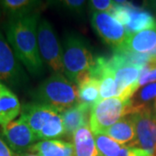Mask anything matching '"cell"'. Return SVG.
I'll use <instances>...</instances> for the list:
<instances>
[{
  "label": "cell",
  "mask_w": 156,
  "mask_h": 156,
  "mask_svg": "<svg viewBox=\"0 0 156 156\" xmlns=\"http://www.w3.org/2000/svg\"><path fill=\"white\" fill-rule=\"evenodd\" d=\"M28 152L39 156H75L73 143L56 139L40 140L34 144Z\"/></svg>",
  "instance_id": "16"
},
{
  "label": "cell",
  "mask_w": 156,
  "mask_h": 156,
  "mask_svg": "<svg viewBox=\"0 0 156 156\" xmlns=\"http://www.w3.org/2000/svg\"><path fill=\"white\" fill-rule=\"evenodd\" d=\"M95 140L96 148L100 156H117L124 146L104 134H95Z\"/></svg>",
  "instance_id": "23"
},
{
  "label": "cell",
  "mask_w": 156,
  "mask_h": 156,
  "mask_svg": "<svg viewBox=\"0 0 156 156\" xmlns=\"http://www.w3.org/2000/svg\"><path fill=\"white\" fill-rule=\"evenodd\" d=\"M101 82L89 74L85 76L77 84L80 102L93 108L100 101Z\"/></svg>",
  "instance_id": "19"
},
{
  "label": "cell",
  "mask_w": 156,
  "mask_h": 156,
  "mask_svg": "<svg viewBox=\"0 0 156 156\" xmlns=\"http://www.w3.org/2000/svg\"><path fill=\"white\" fill-rule=\"evenodd\" d=\"M110 138L126 147H135L136 131L135 124L131 115L123 117L104 133Z\"/></svg>",
  "instance_id": "14"
},
{
  "label": "cell",
  "mask_w": 156,
  "mask_h": 156,
  "mask_svg": "<svg viewBox=\"0 0 156 156\" xmlns=\"http://www.w3.org/2000/svg\"><path fill=\"white\" fill-rule=\"evenodd\" d=\"M27 80L19 60L4 35L0 32V82L7 87L18 88Z\"/></svg>",
  "instance_id": "8"
},
{
  "label": "cell",
  "mask_w": 156,
  "mask_h": 156,
  "mask_svg": "<svg viewBox=\"0 0 156 156\" xmlns=\"http://www.w3.org/2000/svg\"><path fill=\"white\" fill-rule=\"evenodd\" d=\"M1 85H2V83L0 82V88H1Z\"/></svg>",
  "instance_id": "33"
},
{
  "label": "cell",
  "mask_w": 156,
  "mask_h": 156,
  "mask_svg": "<svg viewBox=\"0 0 156 156\" xmlns=\"http://www.w3.org/2000/svg\"><path fill=\"white\" fill-rule=\"evenodd\" d=\"M3 137L15 154L28 152L38 140L37 134L21 115L3 128Z\"/></svg>",
  "instance_id": "10"
},
{
  "label": "cell",
  "mask_w": 156,
  "mask_h": 156,
  "mask_svg": "<svg viewBox=\"0 0 156 156\" xmlns=\"http://www.w3.org/2000/svg\"><path fill=\"white\" fill-rule=\"evenodd\" d=\"M37 135L41 140H56V138L65 136V128L61 113L52 117Z\"/></svg>",
  "instance_id": "21"
},
{
  "label": "cell",
  "mask_w": 156,
  "mask_h": 156,
  "mask_svg": "<svg viewBox=\"0 0 156 156\" xmlns=\"http://www.w3.org/2000/svg\"><path fill=\"white\" fill-rule=\"evenodd\" d=\"M110 62L115 69L116 97L131 100L140 89V76L146 66L130 62L126 56L120 51L115 52V55L110 58Z\"/></svg>",
  "instance_id": "5"
},
{
  "label": "cell",
  "mask_w": 156,
  "mask_h": 156,
  "mask_svg": "<svg viewBox=\"0 0 156 156\" xmlns=\"http://www.w3.org/2000/svg\"><path fill=\"white\" fill-rule=\"evenodd\" d=\"M89 7L94 12H104L111 14L115 10V1L111 0H91L88 2Z\"/></svg>",
  "instance_id": "25"
},
{
  "label": "cell",
  "mask_w": 156,
  "mask_h": 156,
  "mask_svg": "<svg viewBox=\"0 0 156 156\" xmlns=\"http://www.w3.org/2000/svg\"><path fill=\"white\" fill-rule=\"evenodd\" d=\"M40 14L35 12L18 18H11L6 27L7 40L17 59L35 76L44 72L37 42Z\"/></svg>",
  "instance_id": "1"
},
{
  "label": "cell",
  "mask_w": 156,
  "mask_h": 156,
  "mask_svg": "<svg viewBox=\"0 0 156 156\" xmlns=\"http://www.w3.org/2000/svg\"><path fill=\"white\" fill-rule=\"evenodd\" d=\"M156 82V65H147L142 71L139 80V87Z\"/></svg>",
  "instance_id": "26"
},
{
  "label": "cell",
  "mask_w": 156,
  "mask_h": 156,
  "mask_svg": "<svg viewBox=\"0 0 156 156\" xmlns=\"http://www.w3.org/2000/svg\"><path fill=\"white\" fill-rule=\"evenodd\" d=\"M16 154L7 145L4 137L0 134V156H15Z\"/></svg>",
  "instance_id": "28"
},
{
  "label": "cell",
  "mask_w": 156,
  "mask_h": 156,
  "mask_svg": "<svg viewBox=\"0 0 156 156\" xmlns=\"http://www.w3.org/2000/svg\"><path fill=\"white\" fill-rule=\"evenodd\" d=\"M15 156H39L36 154L33 153H30V152H25V153H22V154H16Z\"/></svg>",
  "instance_id": "30"
},
{
  "label": "cell",
  "mask_w": 156,
  "mask_h": 156,
  "mask_svg": "<svg viewBox=\"0 0 156 156\" xmlns=\"http://www.w3.org/2000/svg\"><path fill=\"white\" fill-rule=\"evenodd\" d=\"M3 11L11 18H18L37 12L36 10L42 5L41 1L35 0H3L0 1Z\"/></svg>",
  "instance_id": "20"
},
{
  "label": "cell",
  "mask_w": 156,
  "mask_h": 156,
  "mask_svg": "<svg viewBox=\"0 0 156 156\" xmlns=\"http://www.w3.org/2000/svg\"><path fill=\"white\" fill-rule=\"evenodd\" d=\"M91 25L101 40L115 50L121 49L128 38L126 27L108 13L94 12Z\"/></svg>",
  "instance_id": "9"
},
{
  "label": "cell",
  "mask_w": 156,
  "mask_h": 156,
  "mask_svg": "<svg viewBox=\"0 0 156 156\" xmlns=\"http://www.w3.org/2000/svg\"><path fill=\"white\" fill-rule=\"evenodd\" d=\"M63 73L66 77L77 86L95 66V58L85 39L76 34L65 37L62 46Z\"/></svg>",
  "instance_id": "2"
},
{
  "label": "cell",
  "mask_w": 156,
  "mask_h": 156,
  "mask_svg": "<svg viewBox=\"0 0 156 156\" xmlns=\"http://www.w3.org/2000/svg\"><path fill=\"white\" fill-rule=\"evenodd\" d=\"M117 50L134 54H152L156 50V27L128 34L123 46Z\"/></svg>",
  "instance_id": "12"
},
{
  "label": "cell",
  "mask_w": 156,
  "mask_h": 156,
  "mask_svg": "<svg viewBox=\"0 0 156 156\" xmlns=\"http://www.w3.org/2000/svg\"><path fill=\"white\" fill-rule=\"evenodd\" d=\"M153 111H154V113L155 114V115H156V100L154 101V105H153Z\"/></svg>",
  "instance_id": "31"
},
{
  "label": "cell",
  "mask_w": 156,
  "mask_h": 156,
  "mask_svg": "<svg viewBox=\"0 0 156 156\" xmlns=\"http://www.w3.org/2000/svg\"><path fill=\"white\" fill-rule=\"evenodd\" d=\"M148 64H149V65H156V50L154 53H152L150 61H149V63H148Z\"/></svg>",
  "instance_id": "29"
},
{
  "label": "cell",
  "mask_w": 156,
  "mask_h": 156,
  "mask_svg": "<svg viewBox=\"0 0 156 156\" xmlns=\"http://www.w3.org/2000/svg\"><path fill=\"white\" fill-rule=\"evenodd\" d=\"M72 140L75 156H100L89 123L77 129L73 134Z\"/></svg>",
  "instance_id": "17"
},
{
  "label": "cell",
  "mask_w": 156,
  "mask_h": 156,
  "mask_svg": "<svg viewBox=\"0 0 156 156\" xmlns=\"http://www.w3.org/2000/svg\"><path fill=\"white\" fill-rule=\"evenodd\" d=\"M135 124V147L156 156V115L153 108L144 107L131 114Z\"/></svg>",
  "instance_id": "7"
},
{
  "label": "cell",
  "mask_w": 156,
  "mask_h": 156,
  "mask_svg": "<svg viewBox=\"0 0 156 156\" xmlns=\"http://www.w3.org/2000/svg\"><path fill=\"white\" fill-rule=\"evenodd\" d=\"M21 111L22 107L17 95L2 83L0 88V126L2 128L16 120Z\"/></svg>",
  "instance_id": "13"
},
{
  "label": "cell",
  "mask_w": 156,
  "mask_h": 156,
  "mask_svg": "<svg viewBox=\"0 0 156 156\" xmlns=\"http://www.w3.org/2000/svg\"><path fill=\"white\" fill-rule=\"evenodd\" d=\"M39 53L43 62L54 73H63L62 47L52 24L42 19L37 28Z\"/></svg>",
  "instance_id": "6"
},
{
  "label": "cell",
  "mask_w": 156,
  "mask_h": 156,
  "mask_svg": "<svg viewBox=\"0 0 156 156\" xmlns=\"http://www.w3.org/2000/svg\"><path fill=\"white\" fill-rule=\"evenodd\" d=\"M156 100V82L151 83L140 88L131 98V104L134 112L144 107L149 106L152 101ZM133 112V113H134ZM132 113V114H133Z\"/></svg>",
  "instance_id": "22"
},
{
  "label": "cell",
  "mask_w": 156,
  "mask_h": 156,
  "mask_svg": "<svg viewBox=\"0 0 156 156\" xmlns=\"http://www.w3.org/2000/svg\"><path fill=\"white\" fill-rule=\"evenodd\" d=\"M52 3L62 11L76 16H82L84 14V7L88 2L83 0H63L54 1Z\"/></svg>",
  "instance_id": "24"
},
{
  "label": "cell",
  "mask_w": 156,
  "mask_h": 156,
  "mask_svg": "<svg viewBox=\"0 0 156 156\" xmlns=\"http://www.w3.org/2000/svg\"><path fill=\"white\" fill-rule=\"evenodd\" d=\"M88 105L79 102L76 105L61 113L65 128V136L72 137L74 133L83 126L89 123L88 115L90 114Z\"/></svg>",
  "instance_id": "15"
},
{
  "label": "cell",
  "mask_w": 156,
  "mask_h": 156,
  "mask_svg": "<svg viewBox=\"0 0 156 156\" xmlns=\"http://www.w3.org/2000/svg\"><path fill=\"white\" fill-rule=\"evenodd\" d=\"M59 112L52 107L39 102H32L22 108L21 116L23 117L34 133L37 134L45 124Z\"/></svg>",
  "instance_id": "11"
},
{
  "label": "cell",
  "mask_w": 156,
  "mask_h": 156,
  "mask_svg": "<svg viewBox=\"0 0 156 156\" xmlns=\"http://www.w3.org/2000/svg\"><path fill=\"white\" fill-rule=\"evenodd\" d=\"M129 10V23L126 26L128 34H134L141 30L156 27V19L149 11L134 7L128 4Z\"/></svg>",
  "instance_id": "18"
},
{
  "label": "cell",
  "mask_w": 156,
  "mask_h": 156,
  "mask_svg": "<svg viewBox=\"0 0 156 156\" xmlns=\"http://www.w3.org/2000/svg\"><path fill=\"white\" fill-rule=\"evenodd\" d=\"M1 10H3V9H2V6H1V3H0V14H1Z\"/></svg>",
  "instance_id": "32"
},
{
  "label": "cell",
  "mask_w": 156,
  "mask_h": 156,
  "mask_svg": "<svg viewBox=\"0 0 156 156\" xmlns=\"http://www.w3.org/2000/svg\"><path fill=\"white\" fill-rule=\"evenodd\" d=\"M34 98L36 102L49 105L59 113L80 102L77 86L60 73H53L40 84Z\"/></svg>",
  "instance_id": "3"
},
{
  "label": "cell",
  "mask_w": 156,
  "mask_h": 156,
  "mask_svg": "<svg viewBox=\"0 0 156 156\" xmlns=\"http://www.w3.org/2000/svg\"><path fill=\"white\" fill-rule=\"evenodd\" d=\"M133 112L131 100L121 97L101 100L90 109L89 126L94 134H104L117 122Z\"/></svg>",
  "instance_id": "4"
},
{
  "label": "cell",
  "mask_w": 156,
  "mask_h": 156,
  "mask_svg": "<svg viewBox=\"0 0 156 156\" xmlns=\"http://www.w3.org/2000/svg\"><path fill=\"white\" fill-rule=\"evenodd\" d=\"M117 156H152L147 151L137 147H123Z\"/></svg>",
  "instance_id": "27"
}]
</instances>
